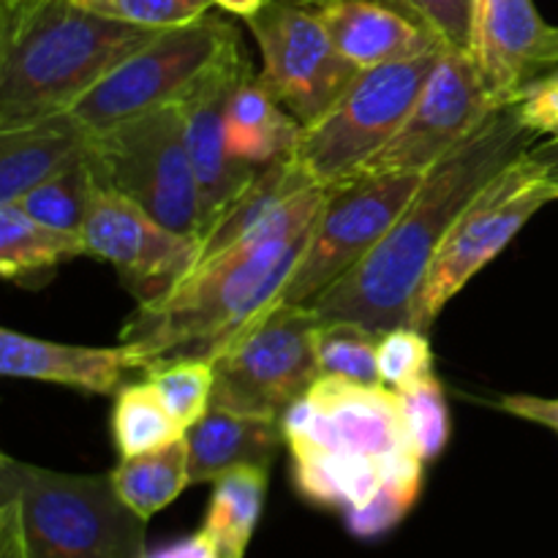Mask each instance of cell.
<instances>
[{
    "label": "cell",
    "mask_w": 558,
    "mask_h": 558,
    "mask_svg": "<svg viewBox=\"0 0 558 558\" xmlns=\"http://www.w3.org/2000/svg\"><path fill=\"white\" fill-rule=\"evenodd\" d=\"M281 423L298 490L341 512L354 537L390 532L414 507L425 461L396 390L319 376Z\"/></svg>",
    "instance_id": "obj_1"
},
{
    "label": "cell",
    "mask_w": 558,
    "mask_h": 558,
    "mask_svg": "<svg viewBox=\"0 0 558 558\" xmlns=\"http://www.w3.org/2000/svg\"><path fill=\"white\" fill-rule=\"evenodd\" d=\"M537 142L543 140L523 125L512 104L496 109L469 140L425 172L390 232L316 300V314L360 322L376 332L407 327L425 272L463 207Z\"/></svg>",
    "instance_id": "obj_2"
},
{
    "label": "cell",
    "mask_w": 558,
    "mask_h": 558,
    "mask_svg": "<svg viewBox=\"0 0 558 558\" xmlns=\"http://www.w3.org/2000/svg\"><path fill=\"white\" fill-rule=\"evenodd\" d=\"M156 33L74 0H0V129L74 109Z\"/></svg>",
    "instance_id": "obj_3"
},
{
    "label": "cell",
    "mask_w": 558,
    "mask_h": 558,
    "mask_svg": "<svg viewBox=\"0 0 558 558\" xmlns=\"http://www.w3.org/2000/svg\"><path fill=\"white\" fill-rule=\"evenodd\" d=\"M311 227L294 238L196 267L167 298L142 303L125 322L120 343L134 349L142 371L158 360H213L262 311L281 300Z\"/></svg>",
    "instance_id": "obj_4"
},
{
    "label": "cell",
    "mask_w": 558,
    "mask_h": 558,
    "mask_svg": "<svg viewBox=\"0 0 558 558\" xmlns=\"http://www.w3.org/2000/svg\"><path fill=\"white\" fill-rule=\"evenodd\" d=\"M0 501L14 507L25 558H147V521L112 474H63L0 456Z\"/></svg>",
    "instance_id": "obj_5"
},
{
    "label": "cell",
    "mask_w": 558,
    "mask_h": 558,
    "mask_svg": "<svg viewBox=\"0 0 558 558\" xmlns=\"http://www.w3.org/2000/svg\"><path fill=\"white\" fill-rule=\"evenodd\" d=\"M87 167L98 185L136 202L163 227L202 240L199 183L178 104L93 131Z\"/></svg>",
    "instance_id": "obj_6"
},
{
    "label": "cell",
    "mask_w": 558,
    "mask_h": 558,
    "mask_svg": "<svg viewBox=\"0 0 558 558\" xmlns=\"http://www.w3.org/2000/svg\"><path fill=\"white\" fill-rule=\"evenodd\" d=\"M445 49L363 71L319 123L303 129L294 158L316 185L332 189L363 172L412 112Z\"/></svg>",
    "instance_id": "obj_7"
},
{
    "label": "cell",
    "mask_w": 558,
    "mask_h": 558,
    "mask_svg": "<svg viewBox=\"0 0 558 558\" xmlns=\"http://www.w3.org/2000/svg\"><path fill=\"white\" fill-rule=\"evenodd\" d=\"M550 202H558V183L526 153L501 169L463 207L441 248L436 251L423 287L414 298L409 327L428 332L445 305L510 245V240L521 232L534 213Z\"/></svg>",
    "instance_id": "obj_8"
},
{
    "label": "cell",
    "mask_w": 558,
    "mask_h": 558,
    "mask_svg": "<svg viewBox=\"0 0 558 558\" xmlns=\"http://www.w3.org/2000/svg\"><path fill=\"white\" fill-rule=\"evenodd\" d=\"M322 316L314 305L278 300L262 311L213 357V403L223 409L283 420L322 376L316 330Z\"/></svg>",
    "instance_id": "obj_9"
},
{
    "label": "cell",
    "mask_w": 558,
    "mask_h": 558,
    "mask_svg": "<svg viewBox=\"0 0 558 558\" xmlns=\"http://www.w3.org/2000/svg\"><path fill=\"white\" fill-rule=\"evenodd\" d=\"M234 44H240L238 27L213 14L189 25L163 27L82 96L74 104V114L90 131H104L178 104Z\"/></svg>",
    "instance_id": "obj_10"
},
{
    "label": "cell",
    "mask_w": 558,
    "mask_h": 558,
    "mask_svg": "<svg viewBox=\"0 0 558 558\" xmlns=\"http://www.w3.org/2000/svg\"><path fill=\"white\" fill-rule=\"evenodd\" d=\"M423 178L420 172L360 174L327 189L325 207L311 227L308 243L281 300L314 305L381 243L417 194Z\"/></svg>",
    "instance_id": "obj_11"
},
{
    "label": "cell",
    "mask_w": 558,
    "mask_h": 558,
    "mask_svg": "<svg viewBox=\"0 0 558 558\" xmlns=\"http://www.w3.org/2000/svg\"><path fill=\"white\" fill-rule=\"evenodd\" d=\"M262 52V82L303 129L319 123L363 69L332 41L314 5L267 0L245 20Z\"/></svg>",
    "instance_id": "obj_12"
},
{
    "label": "cell",
    "mask_w": 558,
    "mask_h": 558,
    "mask_svg": "<svg viewBox=\"0 0 558 558\" xmlns=\"http://www.w3.org/2000/svg\"><path fill=\"white\" fill-rule=\"evenodd\" d=\"M499 107L505 104L496 101L472 54L447 47L401 129L360 174H425Z\"/></svg>",
    "instance_id": "obj_13"
},
{
    "label": "cell",
    "mask_w": 558,
    "mask_h": 558,
    "mask_svg": "<svg viewBox=\"0 0 558 558\" xmlns=\"http://www.w3.org/2000/svg\"><path fill=\"white\" fill-rule=\"evenodd\" d=\"M82 238L87 254L109 262L140 305L167 298L189 278L199 256V240L163 227L136 202L104 189L96 180Z\"/></svg>",
    "instance_id": "obj_14"
},
{
    "label": "cell",
    "mask_w": 558,
    "mask_h": 558,
    "mask_svg": "<svg viewBox=\"0 0 558 558\" xmlns=\"http://www.w3.org/2000/svg\"><path fill=\"white\" fill-rule=\"evenodd\" d=\"M251 69L254 65L245 54L243 41L234 44L178 101L180 112H183L185 145H189L196 183H199L202 238L259 172V169H251L232 158L227 145L229 101Z\"/></svg>",
    "instance_id": "obj_15"
},
{
    "label": "cell",
    "mask_w": 558,
    "mask_h": 558,
    "mask_svg": "<svg viewBox=\"0 0 558 558\" xmlns=\"http://www.w3.org/2000/svg\"><path fill=\"white\" fill-rule=\"evenodd\" d=\"M469 54L499 104L558 65V27L534 0H474Z\"/></svg>",
    "instance_id": "obj_16"
},
{
    "label": "cell",
    "mask_w": 558,
    "mask_h": 558,
    "mask_svg": "<svg viewBox=\"0 0 558 558\" xmlns=\"http://www.w3.org/2000/svg\"><path fill=\"white\" fill-rule=\"evenodd\" d=\"M142 374V360L125 343L120 347H76L44 341L3 327L0 330V374L74 387L90 396H112L131 374Z\"/></svg>",
    "instance_id": "obj_17"
},
{
    "label": "cell",
    "mask_w": 558,
    "mask_h": 558,
    "mask_svg": "<svg viewBox=\"0 0 558 558\" xmlns=\"http://www.w3.org/2000/svg\"><path fill=\"white\" fill-rule=\"evenodd\" d=\"M314 9L338 49L363 71L447 47L428 22L390 0H322Z\"/></svg>",
    "instance_id": "obj_18"
},
{
    "label": "cell",
    "mask_w": 558,
    "mask_h": 558,
    "mask_svg": "<svg viewBox=\"0 0 558 558\" xmlns=\"http://www.w3.org/2000/svg\"><path fill=\"white\" fill-rule=\"evenodd\" d=\"M90 136L74 109L0 129V202H16L44 180L85 161Z\"/></svg>",
    "instance_id": "obj_19"
},
{
    "label": "cell",
    "mask_w": 558,
    "mask_h": 558,
    "mask_svg": "<svg viewBox=\"0 0 558 558\" xmlns=\"http://www.w3.org/2000/svg\"><path fill=\"white\" fill-rule=\"evenodd\" d=\"M191 485L213 483L234 466H267L287 445L283 423L265 414L234 412L210 403L205 417L185 430Z\"/></svg>",
    "instance_id": "obj_20"
},
{
    "label": "cell",
    "mask_w": 558,
    "mask_h": 558,
    "mask_svg": "<svg viewBox=\"0 0 558 558\" xmlns=\"http://www.w3.org/2000/svg\"><path fill=\"white\" fill-rule=\"evenodd\" d=\"M300 134L303 125L251 69L232 93L227 109V145L232 158L251 169L283 161L298 153Z\"/></svg>",
    "instance_id": "obj_21"
},
{
    "label": "cell",
    "mask_w": 558,
    "mask_h": 558,
    "mask_svg": "<svg viewBox=\"0 0 558 558\" xmlns=\"http://www.w3.org/2000/svg\"><path fill=\"white\" fill-rule=\"evenodd\" d=\"M80 232L47 227L27 216L16 202H0V276L22 287H41L54 267L85 256Z\"/></svg>",
    "instance_id": "obj_22"
},
{
    "label": "cell",
    "mask_w": 558,
    "mask_h": 558,
    "mask_svg": "<svg viewBox=\"0 0 558 558\" xmlns=\"http://www.w3.org/2000/svg\"><path fill=\"white\" fill-rule=\"evenodd\" d=\"M267 494V466H234L213 480L202 534L218 558H245Z\"/></svg>",
    "instance_id": "obj_23"
},
{
    "label": "cell",
    "mask_w": 558,
    "mask_h": 558,
    "mask_svg": "<svg viewBox=\"0 0 558 558\" xmlns=\"http://www.w3.org/2000/svg\"><path fill=\"white\" fill-rule=\"evenodd\" d=\"M109 474L125 505L150 521L191 485L189 439L180 436L158 450L120 458L114 472Z\"/></svg>",
    "instance_id": "obj_24"
},
{
    "label": "cell",
    "mask_w": 558,
    "mask_h": 558,
    "mask_svg": "<svg viewBox=\"0 0 558 558\" xmlns=\"http://www.w3.org/2000/svg\"><path fill=\"white\" fill-rule=\"evenodd\" d=\"M112 436L120 458L140 456V452L158 450L169 441L185 436L178 420L163 407L161 396L147 379L125 381L114 392L112 409Z\"/></svg>",
    "instance_id": "obj_25"
},
{
    "label": "cell",
    "mask_w": 558,
    "mask_h": 558,
    "mask_svg": "<svg viewBox=\"0 0 558 558\" xmlns=\"http://www.w3.org/2000/svg\"><path fill=\"white\" fill-rule=\"evenodd\" d=\"M381 332L349 319H322L316 330V360L322 376H341L360 385L385 387L379 374Z\"/></svg>",
    "instance_id": "obj_26"
},
{
    "label": "cell",
    "mask_w": 558,
    "mask_h": 558,
    "mask_svg": "<svg viewBox=\"0 0 558 558\" xmlns=\"http://www.w3.org/2000/svg\"><path fill=\"white\" fill-rule=\"evenodd\" d=\"M158 390L163 407L169 409L183 430L194 428L207 414L216 390V365L207 357H172L158 360L142 371Z\"/></svg>",
    "instance_id": "obj_27"
},
{
    "label": "cell",
    "mask_w": 558,
    "mask_h": 558,
    "mask_svg": "<svg viewBox=\"0 0 558 558\" xmlns=\"http://www.w3.org/2000/svg\"><path fill=\"white\" fill-rule=\"evenodd\" d=\"M93 194V174L85 161L74 163L65 172L54 174V178L44 180L33 191L16 199V205L36 221L47 223V227L65 229V232H80L85 227L87 205H90Z\"/></svg>",
    "instance_id": "obj_28"
},
{
    "label": "cell",
    "mask_w": 558,
    "mask_h": 558,
    "mask_svg": "<svg viewBox=\"0 0 558 558\" xmlns=\"http://www.w3.org/2000/svg\"><path fill=\"white\" fill-rule=\"evenodd\" d=\"M409 439L425 463L436 461L450 441V407L439 376L428 374L398 390Z\"/></svg>",
    "instance_id": "obj_29"
},
{
    "label": "cell",
    "mask_w": 558,
    "mask_h": 558,
    "mask_svg": "<svg viewBox=\"0 0 558 558\" xmlns=\"http://www.w3.org/2000/svg\"><path fill=\"white\" fill-rule=\"evenodd\" d=\"M379 374L385 387L403 390L423 376L434 374V352L428 332L417 327H396L379 338Z\"/></svg>",
    "instance_id": "obj_30"
},
{
    "label": "cell",
    "mask_w": 558,
    "mask_h": 558,
    "mask_svg": "<svg viewBox=\"0 0 558 558\" xmlns=\"http://www.w3.org/2000/svg\"><path fill=\"white\" fill-rule=\"evenodd\" d=\"M74 3L109 16V20L163 31V27L202 20L205 14H210L216 0H74Z\"/></svg>",
    "instance_id": "obj_31"
},
{
    "label": "cell",
    "mask_w": 558,
    "mask_h": 558,
    "mask_svg": "<svg viewBox=\"0 0 558 558\" xmlns=\"http://www.w3.org/2000/svg\"><path fill=\"white\" fill-rule=\"evenodd\" d=\"M510 104L539 140H558V65L529 82Z\"/></svg>",
    "instance_id": "obj_32"
},
{
    "label": "cell",
    "mask_w": 558,
    "mask_h": 558,
    "mask_svg": "<svg viewBox=\"0 0 558 558\" xmlns=\"http://www.w3.org/2000/svg\"><path fill=\"white\" fill-rule=\"evenodd\" d=\"M407 3L434 27L447 47L469 52L474 0H407Z\"/></svg>",
    "instance_id": "obj_33"
},
{
    "label": "cell",
    "mask_w": 558,
    "mask_h": 558,
    "mask_svg": "<svg viewBox=\"0 0 558 558\" xmlns=\"http://www.w3.org/2000/svg\"><path fill=\"white\" fill-rule=\"evenodd\" d=\"M501 412L512 417L529 420V423L545 425V428L558 434V398H539V396H505L499 401Z\"/></svg>",
    "instance_id": "obj_34"
},
{
    "label": "cell",
    "mask_w": 558,
    "mask_h": 558,
    "mask_svg": "<svg viewBox=\"0 0 558 558\" xmlns=\"http://www.w3.org/2000/svg\"><path fill=\"white\" fill-rule=\"evenodd\" d=\"M147 558H218V554L210 545V539L199 532L185 539H178V543L163 545L158 550H150Z\"/></svg>",
    "instance_id": "obj_35"
},
{
    "label": "cell",
    "mask_w": 558,
    "mask_h": 558,
    "mask_svg": "<svg viewBox=\"0 0 558 558\" xmlns=\"http://www.w3.org/2000/svg\"><path fill=\"white\" fill-rule=\"evenodd\" d=\"M0 558H25L14 507L0 501Z\"/></svg>",
    "instance_id": "obj_36"
},
{
    "label": "cell",
    "mask_w": 558,
    "mask_h": 558,
    "mask_svg": "<svg viewBox=\"0 0 558 558\" xmlns=\"http://www.w3.org/2000/svg\"><path fill=\"white\" fill-rule=\"evenodd\" d=\"M526 156L532 158V161L537 163V167L543 169L550 180H556L558 183V140L537 142V145H534Z\"/></svg>",
    "instance_id": "obj_37"
},
{
    "label": "cell",
    "mask_w": 558,
    "mask_h": 558,
    "mask_svg": "<svg viewBox=\"0 0 558 558\" xmlns=\"http://www.w3.org/2000/svg\"><path fill=\"white\" fill-rule=\"evenodd\" d=\"M265 3L267 0H216L218 9H223L232 16H240V20H251Z\"/></svg>",
    "instance_id": "obj_38"
},
{
    "label": "cell",
    "mask_w": 558,
    "mask_h": 558,
    "mask_svg": "<svg viewBox=\"0 0 558 558\" xmlns=\"http://www.w3.org/2000/svg\"><path fill=\"white\" fill-rule=\"evenodd\" d=\"M298 3H305V5H316V3H322V0H298ZM390 3H398V5H407L409 11H414L412 5L407 3V0H390ZM414 14H417V11H414ZM420 16V14H417ZM420 20H423V16H420Z\"/></svg>",
    "instance_id": "obj_39"
}]
</instances>
